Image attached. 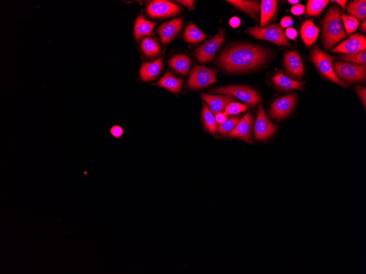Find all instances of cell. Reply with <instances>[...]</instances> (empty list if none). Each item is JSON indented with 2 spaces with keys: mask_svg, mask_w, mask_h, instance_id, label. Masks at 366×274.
<instances>
[{
  "mask_svg": "<svg viewBox=\"0 0 366 274\" xmlns=\"http://www.w3.org/2000/svg\"><path fill=\"white\" fill-rule=\"evenodd\" d=\"M266 49L250 45H238L224 50L217 63L229 73L254 69L269 58Z\"/></svg>",
  "mask_w": 366,
  "mask_h": 274,
  "instance_id": "obj_1",
  "label": "cell"
},
{
  "mask_svg": "<svg viewBox=\"0 0 366 274\" xmlns=\"http://www.w3.org/2000/svg\"><path fill=\"white\" fill-rule=\"evenodd\" d=\"M341 12L334 6L329 10L323 21V40L326 49L332 48L342 40L346 38L341 19Z\"/></svg>",
  "mask_w": 366,
  "mask_h": 274,
  "instance_id": "obj_2",
  "label": "cell"
},
{
  "mask_svg": "<svg viewBox=\"0 0 366 274\" xmlns=\"http://www.w3.org/2000/svg\"><path fill=\"white\" fill-rule=\"evenodd\" d=\"M334 58L335 57L325 53L318 46L311 50L309 57L310 60L325 77L344 87H346V85L341 81L334 73L332 67V62Z\"/></svg>",
  "mask_w": 366,
  "mask_h": 274,
  "instance_id": "obj_3",
  "label": "cell"
},
{
  "mask_svg": "<svg viewBox=\"0 0 366 274\" xmlns=\"http://www.w3.org/2000/svg\"><path fill=\"white\" fill-rule=\"evenodd\" d=\"M245 33L250 34L256 39L267 40L275 43L277 46H291V43L285 37L282 28L277 24L260 28L256 25L248 28L245 31Z\"/></svg>",
  "mask_w": 366,
  "mask_h": 274,
  "instance_id": "obj_4",
  "label": "cell"
},
{
  "mask_svg": "<svg viewBox=\"0 0 366 274\" xmlns=\"http://www.w3.org/2000/svg\"><path fill=\"white\" fill-rule=\"evenodd\" d=\"M214 93L222 94L236 97L254 108L260 101V97L257 92L251 88L241 85H233L216 88L212 91Z\"/></svg>",
  "mask_w": 366,
  "mask_h": 274,
  "instance_id": "obj_5",
  "label": "cell"
},
{
  "mask_svg": "<svg viewBox=\"0 0 366 274\" xmlns=\"http://www.w3.org/2000/svg\"><path fill=\"white\" fill-rule=\"evenodd\" d=\"M217 71L204 66H196L192 70L187 85L192 89H199L217 82Z\"/></svg>",
  "mask_w": 366,
  "mask_h": 274,
  "instance_id": "obj_6",
  "label": "cell"
},
{
  "mask_svg": "<svg viewBox=\"0 0 366 274\" xmlns=\"http://www.w3.org/2000/svg\"><path fill=\"white\" fill-rule=\"evenodd\" d=\"M333 68L336 76L350 83L363 81L365 78V66L336 62Z\"/></svg>",
  "mask_w": 366,
  "mask_h": 274,
  "instance_id": "obj_7",
  "label": "cell"
},
{
  "mask_svg": "<svg viewBox=\"0 0 366 274\" xmlns=\"http://www.w3.org/2000/svg\"><path fill=\"white\" fill-rule=\"evenodd\" d=\"M224 41V32L222 29H220L214 38L205 42L203 45L195 50L194 54L197 60L200 63L212 60Z\"/></svg>",
  "mask_w": 366,
  "mask_h": 274,
  "instance_id": "obj_8",
  "label": "cell"
},
{
  "mask_svg": "<svg viewBox=\"0 0 366 274\" xmlns=\"http://www.w3.org/2000/svg\"><path fill=\"white\" fill-rule=\"evenodd\" d=\"M276 131V126L268 118L265 111L259 105L254 126L255 139L257 140L268 139L275 134Z\"/></svg>",
  "mask_w": 366,
  "mask_h": 274,
  "instance_id": "obj_9",
  "label": "cell"
},
{
  "mask_svg": "<svg viewBox=\"0 0 366 274\" xmlns=\"http://www.w3.org/2000/svg\"><path fill=\"white\" fill-rule=\"evenodd\" d=\"M180 10L179 6L165 0L152 2L146 8L149 16L153 18L172 17L176 15Z\"/></svg>",
  "mask_w": 366,
  "mask_h": 274,
  "instance_id": "obj_10",
  "label": "cell"
},
{
  "mask_svg": "<svg viewBox=\"0 0 366 274\" xmlns=\"http://www.w3.org/2000/svg\"><path fill=\"white\" fill-rule=\"evenodd\" d=\"M295 95H290L277 99L271 107L270 116L276 119H281L292 112L296 105Z\"/></svg>",
  "mask_w": 366,
  "mask_h": 274,
  "instance_id": "obj_11",
  "label": "cell"
},
{
  "mask_svg": "<svg viewBox=\"0 0 366 274\" xmlns=\"http://www.w3.org/2000/svg\"><path fill=\"white\" fill-rule=\"evenodd\" d=\"M365 37L360 34H354L332 49V52L355 54L365 50Z\"/></svg>",
  "mask_w": 366,
  "mask_h": 274,
  "instance_id": "obj_12",
  "label": "cell"
},
{
  "mask_svg": "<svg viewBox=\"0 0 366 274\" xmlns=\"http://www.w3.org/2000/svg\"><path fill=\"white\" fill-rule=\"evenodd\" d=\"M253 119L250 112L246 113L232 131L227 136L232 138H238L249 143H253L251 138V128Z\"/></svg>",
  "mask_w": 366,
  "mask_h": 274,
  "instance_id": "obj_13",
  "label": "cell"
},
{
  "mask_svg": "<svg viewBox=\"0 0 366 274\" xmlns=\"http://www.w3.org/2000/svg\"><path fill=\"white\" fill-rule=\"evenodd\" d=\"M284 64L287 73L296 78L303 76L304 66L301 56L296 50H292L285 54Z\"/></svg>",
  "mask_w": 366,
  "mask_h": 274,
  "instance_id": "obj_14",
  "label": "cell"
},
{
  "mask_svg": "<svg viewBox=\"0 0 366 274\" xmlns=\"http://www.w3.org/2000/svg\"><path fill=\"white\" fill-rule=\"evenodd\" d=\"M182 18H176L167 21L159 27L158 33L164 44H168L176 37L182 27Z\"/></svg>",
  "mask_w": 366,
  "mask_h": 274,
  "instance_id": "obj_15",
  "label": "cell"
},
{
  "mask_svg": "<svg viewBox=\"0 0 366 274\" xmlns=\"http://www.w3.org/2000/svg\"><path fill=\"white\" fill-rule=\"evenodd\" d=\"M202 98L209 105L211 111L215 114L222 112L226 106L235 100L230 96H215L202 94Z\"/></svg>",
  "mask_w": 366,
  "mask_h": 274,
  "instance_id": "obj_16",
  "label": "cell"
},
{
  "mask_svg": "<svg viewBox=\"0 0 366 274\" xmlns=\"http://www.w3.org/2000/svg\"><path fill=\"white\" fill-rule=\"evenodd\" d=\"M163 67V58L142 64L140 75L144 81H150L155 79L160 73Z\"/></svg>",
  "mask_w": 366,
  "mask_h": 274,
  "instance_id": "obj_17",
  "label": "cell"
},
{
  "mask_svg": "<svg viewBox=\"0 0 366 274\" xmlns=\"http://www.w3.org/2000/svg\"><path fill=\"white\" fill-rule=\"evenodd\" d=\"M319 33V28L314 25L313 19L304 21L301 27V34L307 47H310L316 41Z\"/></svg>",
  "mask_w": 366,
  "mask_h": 274,
  "instance_id": "obj_18",
  "label": "cell"
},
{
  "mask_svg": "<svg viewBox=\"0 0 366 274\" xmlns=\"http://www.w3.org/2000/svg\"><path fill=\"white\" fill-rule=\"evenodd\" d=\"M277 2L274 0H263L261 2L260 27L268 25L275 15Z\"/></svg>",
  "mask_w": 366,
  "mask_h": 274,
  "instance_id": "obj_19",
  "label": "cell"
},
{
  "mask_svg": "<svg viewBox=\"0 0 366 274\" xmlns=\"http://www.w3.org/2000/svg\"><path fill=\"white\" fill-rule=\"evenodd\" d=\"M237 9L247 13L251 17L257 19L260 10L258 2L253 1H241V0H228L227 1Z\"/></svg>",
  "mask_w": 366,
  "mask_h": 274,
  "instance_id": "obj_20",
  "label": "cell"
},
{
  "mask_svg": "<svg viewBox=\"0 0 366 274\" xmlns=\"http://www.w3.org/2000/svg\"><path fill=\"white\" fill-rule=\"evenodd\" d=\"M156 23L146 20L143 15L139 16L135 24V37L136 40L140 39L142 36L150 35Z\"/></svg>",
  "mask_w": 366,
  "mask_h": 274,
  "instance_id": "obj_21",
  "label": "cell"
},
{
  "mask_svg": "<svg viewBox=\"0 0 366 274\" xmlns=\"http://www.w3.org/2000/svg\"><path fill=\"white\" fill-rule=\"evenodd\" d=\"M157 85L172 92H179L181 89L182 81L173 76L169 71L160 79Z\"/></svg>",
  "mask_w": 366,
  "mask_h": 274,
  "instance_id": "obj_22",
  "label": "cell"
},
{
  "mask_svg": "<svg viewBox=\"0 0 366 274\" xmlns=\"http://www.w3.org/2000/svg\"><path fill=\"white\" fill-rule=\"evenodd\" d=\"M273 81L280 88L289 90L300 89L304 83V82H299L293 80L282 73L275 75L273 78Z\"/></svg>",
  "mask_w": 366,
  "mask_h": 274,
  "instance_id": "obj_23",
  "label": "cell"
},
{
  "mask_svg": "<svg viewBox=\"0 0 366 274\" xmlns=\"http://www.w3.org/2000/svg\"><path fill=\"white\" fill-rule=\"evenodd\" d=\"M170 66L176 71L178 73L182 75H185L191 64L189 57L184 54L175 55L172 57L169 62Z\"/></svg>",
  "mask_w": 366,
  "mask_h": 274,
  "instance_id": "obj_24",
  "label": "cell"
},
{
  "mask_svg": "<svg viewBox=\"0 0 366 274\" xmlns=\"http://www.w3.org/2000/svg\"><path fill=\"white\" fill-rule=\"evenodd\" d=\"M348 14L359 19L365 20L366 18V2L365 0H357L349 3L347 6Z\"/></svg>",
  "mask_w": 366,
  "mask_h": 274,
  "instance_id": "obj_25",
  "label": "cell"
},
{
  "mask_svg": "<svg viewBox=\"0 0 366 274\" xmlns=\"http://www.w3.org/2000/svg\"><path fill=\"white\" fill-rule=\"evenodd\" d=\"M183 38L188 42L197 43L206 38V35L193 24L188 25L185 31Z\"/></svg>",
  "mask_w": 366,
  "mask_h": 274,
  "instance_id": "obj_26",
  "label": "cell"
},
{
  "mask_svg": "<svg viewBox=\"0 0 366 274\" xmlns=\"http://www.w3.org/2000/svg\"><path fill=\"white\" fill-rule=\"evenodd\" d=\"M328 2L327 0H310L307 3L306 15L319 17L321 12L327 5Z\"/></svg>",
  "mask_w": 366,
  "mask_h": 274,
  "instance_id": "obj_27",
  "label": "cell"
},
{
  "mask_svg": "<svg viewBox=\"0 0 366 274\" xmlns=\"http://www.w3.org/2000/svg\"><path fill=\"white\" fill-rule=\"evenodd\" d=\"M202 119L205 127L212 134H215L216 131L217 123L215 117L209 109L206 104L203 103L202 109Z\"/></svg>",
  "mask_w": 366,
  "mask_h": 274,
  "instance_id": "obj_28",
  "label": "cell"
},
{
  "mask_svg": "<svg viewBox=\"0 0 366 274\" xmlns=\"http://www.w3.org/2000/svg\"><path fill=\"white\" fill-rule=\"evenodd\" d=\"M141 47L143 51L149 57L156 56L160 51V47L156 40L149 38L143 39Z\"/></svg>",
  "mask_w": 366,
  "mask_h": 274,
  "instance_id": "obj_29",
  "label": "cell"
},
{
  "mask_svg": "<svg viewBox=\"0 0 366 274\" xmlns=\"http://www.w3.org/2000/svg\"><path fill=\"white\" fill-rule=\"evenodd\" d=\"M241 117L232 116L227 119L223 124L218 125L216 128L218 133L220 134H228L236 128L240 120Z\"/></svg>",
  "mask_w": 366,
  "mask_h": 274,
  "instance_id": "obj_30",
  "label": "cell"
},
{
  "mask_svg": "<svg viewBox=\"0 0 366 274\" xmlns=\"http://www.w3.org/2000/svg\"><path fill=\"white\" fill-rule=\"evenodd\" d=\"M343 61L353 63L359 66H365L366 52L365 50L355 54H346L341 56Z\"/></svg>",
  "mask_w": 366,
  "mask_h": 274,
  "instance_id": "obj_31",
  "label": "cell"
},
{
  "mask_svg": "<svg viewBox=\"0 0 366 274\" xmlns=\"http://www.w3.org/2000/svg\"><path fill=\"white\" fill-rule=\"evenodd\" d=\"M341 17L343 22L346 27L348 34L353 33L356 30L359 23H358V21L356 18L346 15V14H342Z\"/></svg>",
  "mask_w": 366,
  "mask_h": 274,
  "instance_id": "obj_32",
  "label": "cell"
},
{
  "mask_svg": "<svg viewBox=\"0 0 366 274\" xmlns=\"http://www.w3.org/2000/svg\"><path fill=\"white\" fill-rule=\"evenodd\" d=\"M247 110V106L246 105L232 102L226 106L224 112L228 116L245 112Z\"/></svg>",
  "mask_w": 366,
  "mask_h": 274,
  "instance_id": "obj_33",
  "label": "cell"
},
{
  "mask_svg": "<svg viewBox=\"0 0 366 274\" xmlns=\"http://www.w3.org/2000/svg\"><path fill=\"white\" fill-rule=\"evenodd\" d=\"M111 133L114 138H120L123 135V129L121 126L115 125L112 127Z\"/></svg>",
  "mask_w": 366,
  "mask_h": 274,
  "instance_id": "obj_34",
  "label": "cell"
},
{
  "mask_svg": "<svg viewBox=\"0 0 366 274\" xmlns=\"http://www.w3.org/2000/svg\"><path fill=\"white\" fill-rule=\"evenodd\" d=\"M356 92L358 94V96L361 98L362 103L364 106L365 107L366 106V89L362 86H357L356 87Z\"/></svg>",
  "mask_w": 366,
  "mask_h": 274,
  "instance_id": "obj_35",
  "label": "cell"
},
{
  "mask_svg": "<svg viewBox=\"0 0 366 274\" xmlns=\"http://www.w3.org/2000/svg\"><path fill=\"white\" fill-rule=\"evenodd\" d=\"M305 10V7L302 5H297L293 6L291 9V12L296 16L301 15Z\"/></svg>",
  "mask_w": 366,
  "mask_h": 274,
  "instance_id": "obj_36",
  "label": "cell"
},
{
  "mask_svg": "<svg viewBox=\"0 0 366 274\" xmlns=\"http://www.w3.org/2000/svg\"><path fill=\"white\" fill-rule=\"evenodd\" d=\"M215 117L217 124L218 125H221L227 119L228 115H227L224 112H219L215 114Z\"/></svg>",
  "mask_w": 366,
  "mask_h": 274,
  "instance_id": "obj_37",
  "label": "cell"
},
{
  "mask_svg": "<svg viewBox=\"0 0 366 274\" xmlns=\"http://www.w3.org/2000/svg\"><path fill=\"white\" fill-rule=\"evenodd\" d=\"M285 37L288 38L291 40H295L297 37L298 33L295 28L289 27L287 28L286 31H285Z\"/></svg>",
  "mask_w": 366,
  "mask_h": 274,
  "instance_id": "obj_38",
  "label": "cell"
},
{
  "mask_svg": "<svg viewBox=\"0 0 366 274\" xmlns=\"http://www.w3.org/2000/svg\"><path fill=\"white\" fill-rule=\"evenodd\" d=\"M294 23V20L289 16H285L282 18L281 20V25L283 28L288 27Z\"/></svg>",
  "mask_w": 366,
  "mask_h": 274,
  "instance_id": "obj_39",
  "label": "cell"
},
{
  "mask_svg": "<svg viewBox=\"0 0 366 274\" xmlns=\"http://www.w3.org/2000/svg\"><path fill=\"white\" fill-rule=\"evenodd\" d=\"M241 23L240 19L237 17L231 18L229 21V24L232 27L236 28L239 26Z\"/></svg>",
  "mask_w": 366,
  "mask_h": 274,
  "instance_id": "obj_40",
  "label": "cell"
},
{
  "mask_svg": "<svg viewBox=\"0 0 366 274\" xmlns=\"http://www.w3.org/2000/svg\"><path fill=\"white\" fill-rule=\"evenodd\" d=\"M178 2L188 7H192L194 3V1H191V0H190H190H187V1L183 0V1H178Z\"/></svg>",
  "mask_w": 366,
  "mask_h": 274,
  "instance_id": "obj_41",
  "label": "cell"
},
{
  "mask_svg": "<svg viewBox=\"0 0 366 274\" xmlns=\"http://www.w3.org/2000/svg\"><path fill=\"white\" fill-rule=\"evenodd\" d=\"M333 2L337 3L342 6L343 10H345L347 1H339V0H337V1H336H336H333Z\"/></svg>",
  "mask_w": 366,
  "mask_h": 274,
  "instance_id": "obj_42",
  "label": "cell"
},
{
  "mask_svg": "<svg viewBox=\"0 0 366 274\" xmlns=\"http://www.w3.org/2000/svg\"><path fill=\"white\" fill-rule=\"evenodd\" d=\"M361 30H362L364 33H365V32H366L365 20H364V22L361 24Z\"/></svg>",
  "mask_w": 366,
  "mask_h": 274,
  "instance_id": "obj_43",
  "label": "cell"
},
{
  "mask_svg": "<svg viewBox=\"0 0 366 274\" xmlns=\"http://www.w3.org/2000/svg\"><path fill=\"white\" fill-rule=\"evenodd\" d=\"M298 2V0H296V1H294V0H289V3L291 4H297Z\"/></svg>",
  "mask_w": 366,
  "mask_h": 274,
  "instance_id": "obj_44",
  "label": "cell"
}]
</instances>
